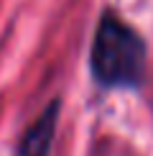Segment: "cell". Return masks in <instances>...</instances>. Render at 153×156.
<instances>
[{"mask_svg": "<svg viewBox=\"0 0 153 156\" xmlns=\"http://www.w3.org/2000/svg\"><path fill=\"white\" fill-rule=\"evenodd\" d=\"M59 115H61V97H54L41 110V115L23 131L13 156H51L56 128H59Z\"/></svg>", "mask_w": 153, "mask_h": 156, "instance_id": "7a4b0ae2", "label": "cell"}, {"mask_svg": "<svg viewBox=\"0 0 153 156\" xmlns=\"http://www.w3.org/2000/svg\"><path fill=\"white\" fill-rule=\"evenodd\" d=\"M148 41L115 10H102L89 46V74L102 90H138L145 82Z\"/></svg>", "mask_w": 153, "mask_h": 156, "instance_id": "6da1fadb", "label": "cell"}]
</instances>
